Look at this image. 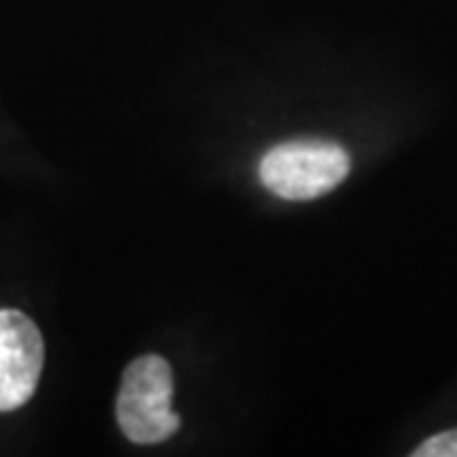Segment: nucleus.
<instances>
[{"label":"nucleus","instance_id":"2","mask_svg":"<svg viewBox=\"0 0 457 457\" xmlns=\"http://www.w3.org/2000/svg\"><path fill=\"white\" fill-rule=\"evenodd\" d=\"M351 170L341 145L326 140H297L272 147L260 163L262 183L282 198L311 201L333 191Z\"/></svg>","mask_w":457,"mask_h":457},{"label":"nucleus","instance_id":"3","mask_svg":"<svg viewBox=\"0 0 457 457\" xmlns=\"http://www.w3.org/2000/svg\"><path fill=\"white\" fill-rule=\"evenodd\" d=\"M44 338L29 315L0 311V411L23 407L44 369Z\"/></svg>","mask_w":457,"mask_h":457},{"label":"nucleus","instance_id":"4","mask_svg":"<svg viewBox=\"0 0 457 457\" xmlns=\"http://www.w3.org/2000/svg\"><path fill=\"white\" fill-rule=\"evenodd\" d=\"M417 457H457V429H450V432H442V435H435L427 442H422L417 450H414Z\"/></svg>","mask_w":457,"mask_h":457},{"label":"nucleus","instance_id":"1","mask_svg":"<svg viewBox=\"0 0 457 457\" xmlns=\"http://www.w3.org/2000/svg\"><path fill=\"white\" fill-rule=\"evenodd\" d=\"M173 402V371L161 356L132 361L117 394V422L125 437L137 445H155L179 432Z\"/></svg>","mask_w":457,"mask_h":457}]
</instances>
